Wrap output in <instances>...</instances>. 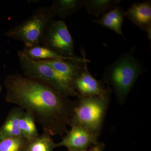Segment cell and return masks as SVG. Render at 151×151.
Listing matches in <instances>:
<instances>
[{
    "label": "cell",
    "instance_id": "obj_12",
    "mask_svg": "<svg viewBox=\"0 0 151 151\" xmlns=\"http://www.w3.org/2000/svg\"><path fill=\"white\" fill-rule=\"evenodd\" d=\"M24 110L18 106L12 108L0 127V142L9 138L20 137L19 123Z\"/></svg>",
    "mask_w": 151,
    "mask_h": 151
},
{
    "label": "cell",
    "instance_id": "obj_17",
    "mask_svg": "<svg viewBox=\"0 0 151 151\" xmlns=\"http://www.w3.org/2000/svg\"><path fill=\"white\" fill-rule=\"evenodd\" d=\"M35 123L32 115L29 112L24 111L19 121V127L20 137L25 138L29 141L39 136Z\"/></svg>",
    "mask_w": 151,
    "mask_h": 151
},
{
    "label": "cell",
    "instance_id": "obj_4",
    "mask_svg": "<svg viewBox=\"0 0 151 151\" xmlns=\"http://www.w3.org/2000/svg\"><path fill=\"white\" fill-rule=\"evenodd\" d=\"M78 100L70 121V127L79 124L99 137L110 97L83 96L78 95Z\"/></svg>",
    "mask_w": 151,
    "mask_h": 151
},
{
    "label": "cell",
    "instance_id": "obj_18",
    "mask_svg": "<svg viewBox=\"0 0 151 151\" xmlns=\"http://www.w3.org/2000/svg\"><path fill=\"white\" fill-rule=\"evenodd\" d=\"M27 141L22 137L6 139L0 142V151H22Z\"/></svg>",
    "mask_w": 151,
    "mask_h": 151
},
{
    "label": "cell",
    "instance_id": "obj_8",
    "mask_svg": "<svg viewBox=\"0 0 151 151\" xmlns=\"http://www.w3.org/2000/svg\"><path fill=\"white\" fill-rule=\"evenodd\" d=\"M104 83L93 77L87 67L75 79L73 86L77 96L110 97L111 89L108 86L105 88Z\"/></svg>",
    "mask_w": 151,
    "mask_h": 151
},
{
    "label": "cell",
    "instance_id": "obj_9",
    "mask_svg": "<svg viewBox=\"0 0 151 151\" xmlns=\"http://www.w3.org/2000/svg\"><path fill=\"white\" fill-rule=\"evenodd\" d=\"M83 50L81 49L82 57H78L75 59L68 60H42L58 72L73 82L86 68L89 60L86 59Z\"/></svg>",
    "mask_w": 151,
    "mask_h": 151
},
{
    "label": "cell",
    "instance_id": "obj_3",
    "mask_svg": "<svg viewBox=\"0 0 151 151\" xmlns=\"http://www.w3.org/2000/svg\"><path fill=\"white\" fill-rule=\"evenodd\" d=\"M23 74L52 87L68 97H77L73 83L42 60L30 59L22 50L18 52Z\"/></svg>",
    "mask_w": 151,
    "mask_h": 151
},
{
    "label": "cell",
    "instance_id": "obj_2",
    "mask_svg": "<svg viewBox=\"0 0 151 151\" xmlns=\"http://www.w3.org/2000/svg\"><path fill=\"white\" fill-rule=\"evenodd\" d=\"M135 47L121 55L106 67L103 73V82L111 86L116 100L123 104L137 80L146 72L140 61L134 55Z\"/></svg>",
    "mask_w": 151,
    "mask_h": 151
},
{
    "label": "cell",
    "instance_id": "obj_15",
    "mask_svg": "<svg viewBox=\"0 0 151 151\" xmlns=\"http://www.w3.org/2000/svg\"><path fill=\"white\" fill-rule=\"evenodd\" d=\"M121 2V0H85L84 7L88 14L100 17Z\"/></svg>",
    "mask_w": 151,
    "mask_h": 151
},
{
    "label": "cell",
    "instance_id": "obj_11",
    "mask_svg": "<svg viewBox=\"0 0 151 151\" xmlns=\"http://www.w3.org/2000/svg\"><path fill=\"white\" fill-rule=\"evenodd\" d=\"M124 17V9L118 5L104 14L99 19L92 20V21L113 31L126 40L122 31Z\"/></svg>",
    "mask_w": 151,
    "mask_h": 151
},
{
    "label": "cell",
    "instance_id": "obj_21",
    "mask_svg": "<svg viewBox=\"0 0 151 151\" xmlns=\"http://www.w3.org/2000/svg\"><path fill=\"white\" fill-rule=\"evenodd\" d=\"M68 151H69V150H68Z\"/></svg>",
    "mask_w": 151,
    "mask_h": 151
},
{
    "label": "cell",
    "instance_id": "obj_14",
    "mask_svg": "<svg viewBox=\"0 0 151 151\" xmlns=\"http://www.w3.org/2000/svg\"><path fill=\"white\" fill-rule=\"evenodd\" d=\"M22 51L30 59L35 60H68L75 59L78 56L72 58L63 57L57 54L51 50L39 45L31 47L24 46Z\"/></svg>",
    "mask_w": 151,
    "mask_h": 151
},
{
    "label": "cell",
    "instance_id": "obj_20",
    "mask_svg": "<svg viewBox=\"0 0 151 151\" xmlns=\"http://www.w3.org/2000/svg\"><path fill=\"white\" fill-rule=\"evenodd\" d=\"M2 91V86L1 85V83H0V94H1V92Z\"/></svg>",
    "mask_w": 151,
    "mask_h": 151
},
{
    "label": "cell",
    "instance_id": "obj_5",
    "mask_svg": "<svg viewBox=\"0 0 151 151\" xmlns=\"http://www.w3.org/2000/svg\"><path fill=\"white\" fill-rule=\"evenodd\" d=\"M53 18L50 6L41 7L26 19L6 31L5 35L22 42L24 46L39 45L47 25Z\"/></svg>",
    "mask_w": 151,
    "mask_h": 151
},
{
    "label": "cell",
    "instance_id": "obj_10",
    "mask_svg": "<svg viewBox=\"0 0 151 151\" xmlns=\"http://www.w3.org/2000/svg\"><path fill=\"white\" fill-rule=\"evenodd\" d=\"M124 16L136 26L147 33L151 40V2L147 1L135 3L126 12Z\"/></svg>",
    "mask_w": 151,
    "mask_h": 151
},
{
    "label": "cell",
    "instance_id": "obj_16",
    "mask_svg": "<svg viewBox=\"0 0 151 151\" xmlns=\"http://www.w3.org/2000/svg\"><path fill=\"white\" fill-rule=\"evenodd\" d=\"M55 144L51 136L44 132L28 141L22 151H53Z\"/></svg>",
    "mask_w": 151,
    "mask_h": 151
},
{
    "label": "cell",
    "instance_id": "obj_19",
    "mask_svg": "<svg viewBox=\"0 0 151 151\" xmlns=\"http://www.w3.org/2000/svg\"><path fill=\"white\" fill-rule=\"evenodd\" d=\"M105 145L103 143L99 142L92 146L88 150L83 151H103Z\"/></svg>",
    "mask_w": 151,
    "mask_h": 151
},
{
    "label": "cell",
    "instance_id": "obj_6",
    "mask_svg": "<svg viewBox=\"0 0 151 151\" xmlns=\"http://www.w3.org/2000/svg\"><path fill=\"white\" fill-rule=\"evenodd\" d=\"M40 45L68 58L77 56L74 53V42L65 22L52 19L47 25Z\"/></svg>",
    "mask_w": 151,
    "mask_h": 151
},
{
    "label": "cell",
    "instance_id": "obj_7",
    "mask_svg": "<svg viewBox=\"0 0 151 151\" xmlns=\"http://www.w3.org/2000/svg\"><path fill=\"white\" fill-rule=\"evenodd\" d=\"M71 127L62 140L55 143V148L65 147L68 150L83 151L98 142V137L83 126L76 124Z\"/></svg>",
    "mask_w": 151,
    "mask_h": 151
},
{
    "label": "cell",
    "instance_id": "obj_13",
    "mask_svg": "<svg viewBox=\"0 0 151 151\" xmlns=\"http://www.w3.org/2000/svg\"><path fill=\"white\" fill-rule=\"evenodd\" d=\"M85 0H54L50 5L53 17L63 20L84 7Z\"/></svg>",
    "mask_w": 151,
    "mask_h": 151
},
{
    "label": "cell",
    "instance_id": "obj_1",
    "mask_svg": "<svg viewBox=\"0 0 151 151\" xmlns=\"http://www.w3.org/2000/svg\"><path fill=\"white\" fill-rule=\"evenodd\" d=\"M4 84L6 102L30 113L44 132L51 137L67 134L76 101L21 74L7 76Z\"/></svg>",
    "mask_w": 151,
    "mask_h": 151
}]
</instances>
